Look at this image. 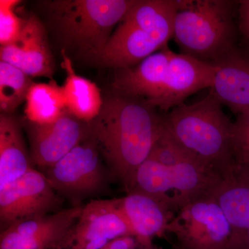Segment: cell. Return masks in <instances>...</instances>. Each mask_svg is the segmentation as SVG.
<instances>
[{"label": "cell", "instance_id": "6da1fadb", "mask_svg": "<svg viewBox=\"0 0 249 249\" xmlns=\"http://www.w3.org/2000/svg\"><path fill=\"white\" fill-rule=\"evenodd\" d=\"M163 121L155 108L119 93L103 103L89 124L90 135L126 193L132 191L139 167L160 139Z\"/></svg>", "mask_w": 249, "mask_h": 249}, {"label": "cell", "instance_id": "7a4b0ae2", "mask_svg": "<svg viewBox=\"0 0 249 249\" xmlns=\"http://www.w3.org/2000/svg\"><path fill=\"white\" fill-rule=\"evenodd\" d=\"M212 92L163 116L161 135L183 154L224 177L235 163L232 124Z\"/></svg>", "mask_w": 249, "mask_h": 249}, {"label": "cell", "instance_id": "3957f363", "mask_svg": "<svg viewBox=\"0 0 249 249\" xmlns=\"http://www.w3.org/2000/svg\"><path fill=\"white\" fill-rule=\"evenodd\" d=\"M221 178L160 136L148 158L139 167L132 191L153 196L173 213L211 196Z\"/></svg>", "mask_w": 249, "mask_h": 249}, {"label": "cell", "instance_id": "277c9868", "mask_svg": "<svg viewBox=\"0 0 249 249\" xmlns=\"http://www.w3.org/2000/svg\"><path fill=\"white\" fill-rule=\"evenodd\" d=\"M178 3L173 37L182 53L215 63L235 48L232 1L184 0Z\"/></svg>", "mask_w": 249, "mask_h": 249}, {"label": "cell", "instance_id": "5b68a950", "mask_svg": "<svg viewBox=\"0 0 249 249\" xmlns=\"http://www.w3.org/2000/svg\"><path fill=\"white\" fill-rule=\"evenodd\" d=\"M173 37V30L160 10L145 1L134 0L95 59L106 66L129 68L167 47Z\"/></svg>", "mask_w": 249, "mask_h": 249}, {"label": "cell", "instance_id": "8992f818", "mask_svg": "<svg viewBox=\"0 0 249 249\" xmlns=\"http://www.w3.org/2000/svg\"><path fill=\"white\" fill-rule=\"evenodd\" d=\"M134 0H57L49 4L65 38L96 58Z\"/></svg>", "mask_w": 249, "mask_h": 249}, {"label": "cell", "instance_id": "52a82bcc", "mask_svg": "<svg viewBox=\"0 0 249 249\" xmlns=\"http://www.w3.org/2000/svg\"><path fill=\"white\" fill-rule=\"evenodd\" d=\"M167 231L176 236L181 249H227L233 233L224 211L211 196L178 211Z\"/></svg>", "mask_w": 249, "mask_h": 249}, {"label": "cell", "instance_id": "ba28073f", "mask_svg": "<svg viewBox=\"0 0 249 249\" xmlns=\"http://www.w3.org/2000/svg\"><path fill=\"white\" fill-rule=\"evenodd\" d=\"M100 150L89 135L55 164L45 169L49 183L61 196L73 200L96 194L106 186Z\"/></svg>", "mask_w": 249, "mask_h": 249}, {"label": "cell", "instance_id": "9c48e42d", "mask_svg": "<svg viewBox=\"0 0 249 249\" xmlns=\"http://www.w3.org/2000/svg\"><path fill=\"white\" fill-rule=\"evenodd\" d=\"M61 197L45 174L33 168L0 189L1 231L15 223L58 212Z\"/></svg>", "mask_w": 249, "mask_h": 249}, {"label": "cell", "instance_id": "30bf717a", "mask_svg": "<svg viewBox=\"0 0 249 249\" xmlns=\"http://www.w3.org/2000/svg\"><path fill=\"white\" fill-rule=\"evenodd\" d=\"M127 235L132 231L116 199H94L83 206L76 222L54 249H102Z\"/></svg>", "mask_w": 249, "mask_h": 249}, {"label": "cell", "instance_id": "8fae6325", "mask_svg": "<svg viewBox=\"0 0 249 249\" xmlns=\"http://www.w3.org/2000/svg\"><path fill=\"white\" fill-rule=\"evenodd\" d=\"M83 206L15 223L0 234V249H54L76 222Z\"/></svg>", "mask_w": 249, "mask_h": 249}, {"label": "cell", "instance_id": "7c38bea8", "mask_svg": "<svg viewBox=\"0 0 249 249\" xmlns=\"http://www.w3.org/2000/svg\"><path fill=\"white\" fill-rule=\"evenodd\" d=\"M28 134L33 164L47 169L63 158L89 135V125L68 110L52 124L29 122Z\"/></svg>", "mask_w": 249, "mask_h": 249}, {"label": "cell", "instance_id": "4fadbf2b", "mask_svg": "<svg viewBox=\"0 0 249 249\" xmlns=\"http://www.w3.org/2000/svg\"><path fill=\"white\" fill-rule=\"evenodd\" d=\"M216 69L214 63L173 52L157 109L168 112L184 103L191 95L206 88L211 89Z\"/></svg>", "mask_w": 249, "mask_h": 249}, {"label": "cell", "instance_id": "5bb4252c", "mask_svg": "<svg viewBox=\"0 0 249 249\" xmlns=\"http://www.w3.org/2000/svg\"><path fill=\"white\" fill-rule=\"evenodd\" d=\"M0 58L29 76L49 78L53 76V58L47 33L42 23L34 16L25 19L17 40L10 45L1 46Z\"/></svg>", "mask_w": 249, "mask_h": 249}, {"label": "cell", "instance_id": "9a60e30c", "mask_svg": "<svg viewBox=\"0 0 249 249\" xmlns=\"http://www.w3.org/2000/svg\"><path fill=\"white\" fill-rule=\"evenodd\" d=\"M173 53L167 46L137 66L123 69L113 87L120 94L142 100L156 109L163 92Z\"/></svg>", "mask_w": 249, "mask_h": 249}, {"label": "cell", "instance_id": "2e32d148", "mask_svg": "<svg viewBox=\"0 0 249 249\" xmlns=\"http://www.w3.org/2000/svg\"><path fill=\"white\" fill-rule=\"evenodd\" d=\"M211 91L223 106L239 114L249 109V58L235 48L214 63Z\"/></svg>", "mask_w": 249, "mask_h": 249}, {"label": "cell", "instance_id": "e0dca14e", "mask_svg": "<svg viewBox=\"0 0 249 249\" xmlns=\"http://www.w3.org/2000/svg\"><path fill=\"white\" fill-rule=\"evenodd\" d=\"M116 201L132 235L140 240L152 242L154 237L167 232L174 214L153 196L132 191Z\"/></svg>", "mask_w": 249, "mask_h": 249}, {"label": "cell", "instance_id": "ac0fdd59", "mask_svg": "<svg viewBox=\"0 0 249 249\" xmlns=\"http://www.w3.org/2000/svg\"><path fill=\"white\" fill-rule=\"evenodd\" d=\"M210 196L217 201L227 216L233 231L232 236L249 229V165L235 162Z\"/></svg>", "mask_w": 249, "mask_h": 249}, {"label": "cell", "instance_id": "d6986e66", "mask_svg": "<svg viewBox=\"0 0 249 249\" xmlns=\"http://www.w3.org/2000/svg\"><path fill=\"white\" fill-rule=\"evenodd\" d=\"M20 124L11 114L0 116V189L32 169Z\"/></svg>", "mask_w": 249, "mask_h": 249}, {"label": "cell", "instance_id": "ffe728a7", "mask_svg": "<svg viewBox=\"0 0 249 249\" xmlns=\"http://www.w3.org/2000/svg\"><path fill=\"white\" fill-rule=\"evenodd\" d=\"M62 67L67 77L62 86L67 110L82 122H92L102 109L103 103L97 85L77 74L70 58L62 49Z\"/></svg>", "mask_w": 249, "mask_h": 249}, {"label": "cell", "instance_id": "44dd1931", "mask_svg": "<svg viewBox=\"0 0 249 249\" xmlns=\"http://www.w3.org/2000/svg\"><path fill=\"white\" fill-rule=\"evenodd\" d=\"M67 111L62 86L55 80L34 83L26 99L24 113L29 122L48 124L55 122Z\"/></svg>", "mask_w": 249, "mask_h": 249}, {"label": "cell", "instance_id": "7402d4cb", "mask_svg": "<svg viewBox=\"0 0 249 249\" xmlns=\"http://www.w3.org/2000/svg\"><path fill=\"white\" fill-rule=\"evenodd\" d=\"M34 84L30 76L18 67L0 61V108L1 114H11L27 99Z\"/></svg>", "mask_w": 249, "mask_h": 249}, {"label": "cell", "instance_id": "603a6c76", "mask_svg": "<svg viewBox=\"0 0 249 249\" xmlns=\"http://www.w3.org/2000/svg\"><path fill=\"white\" fill-rule=\"evenodd\" d=\"M18 0L0 1V44L10 45L20 35L25 20H22L15 13Z\"/></svg>", "mask_w": 249, "mask_h": 249}, {"label": "cell", "instance_id": "cb8c5ba5", "mask_svg": "<svg viewBox=\"0 0 249 249\" xmlns=\"http://www.w3.org/2000/svg\"><path fill=\"white\" fill-rule=\"evenodd\" d=\"M232 148L236 163L249 165V109L237 114L233 121Z\"/></svg>", "mask_w": 249, "mask_h": 249}, {"label": "cell", "instance_id": "d4e9b609", "mask_svg": "<svg viewBox=\"0 0 249 249\" xmlns=\"http://www.w3.org/2000/svg\"><path fill=\"white\" fill-rule=\"evenodd\" d=\"M102 249H162L153 242H143L132 235L121 236L110 241Z\"/></svg>", "mask_w": 249, "mask_h": 249}, {"label": "cell", "instance_id": "484cf974", "mask_svg": "<svg viewBox=\"0 0 249 249\" xmlns=\"http://www.w3.org/2000/svg\"><path fill=\"white\" fill-rule=\"evenodd\" d=\"M239 27L246 38L249 40V0L240 1Z\"/></svg>", "mask_w": 249, "mask_h": 249}, {"label": "cell", "instance_id": "4316f807", "mask_svg": "<svg viewBox=\"0 0 249 249\" xmlns=\"http://www.w3.org/2000/svg\"><path fill=\"white\" fill-rule=\"evenodd\" d=\"M227 249H249V228L240 234L232 236Z\"/></svg>", "mask_w": 249, "mask_h": 249}]
</instances>
